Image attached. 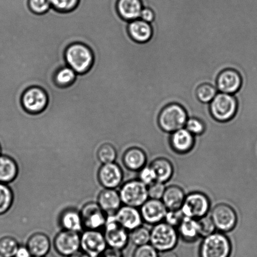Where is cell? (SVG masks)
Instances as JSON below:
<instances>
[{"label": "cell", "mask_w": 257, "mask_h": 257, "mask_svg": "<svg viewBox=\"0 0 257 257\" xmlns=\"http://www.w3.org/2000/svg\"><path fill=\"white\" fill-rule=\"evenodd\" d=\"M140 19L149 24H151L155 19V12L150 8L144 7L141 11Z\"/></svg>", "instance_id": "obj_43"}, {"label": "cell", "mask_w": 257, "mask_h": 257, "mask_svg": "<svg viewBox=\"0 0 257 257\" xmlns=\"http://www.w3.org/2000/svg\"><path fill=\"white\" fill-rule=\"evenodd\" d=\"M104 233L100 230H86L80 234V249L90 256H101L107 248Z\"/></svg>", "instance_id": "obj_10"}, {"label": "cell", "mask_w": 257, "mask_h": 257, "mask_svg": "<svg viewBox=\"0 0 257 257\" xmlns=\"http://www.w3.org/2000/svg\"><path fill=\"white\" fill-rule=\"evenodd\" d=\"M98 205L107 216L114 215L122 206L119 191L115 189H104L97 198Z\"/></svg>", "instance_id": "obj_19"}, {"label": "cell", "mask_w": 257, "mask_h": 257, "mask_svg": "<svg viewBox=\"0 0 257 257\" xmlns=\"http://www.w3.org/2000/svg\"><path fill=\"white\" fill-rule=\"evenodd\" d=\"M116 8L120 17L130 22L140 19L144 5L142 0H117Z\"/></svg>", "instance_id": "obj_22"}, {"label": "cell", "mask_w": 257, "mask_h": 257, "mask_svg": "<svg viewBox=\"0 0 257 257\" xmlns=\"http://www.w3.org/2000/svg\"><path fill=\"white\" fill-rule=\"evenodd\" d=\"M140 212L143 221L155 225L165 220L168 209L160 200L149 198L140 207Z\"/></svg>", "instance_id": "obj_16"}, {"label": "cell", "mask_w": 257, "mask_h": 257, "mask_svg": "<svg viewBox=\"0 0 257 257\" xmlns=\"http://www.w3.org/2000/svg\"><path fill=\"white\" fill-rule=\"evenodd\" d=\"M198 222L200 237L205 238L215 232L216 228L210 216L207 215L198 219Z\"/></svg>", "instance_id": "obj_36"}, {"label": "cell", "mask_w": 257, "mask_h": 257, "mask_svg": "<svg viewBox=\"0 0 257 257\" xmlns=\"http://www.w3.org/2000/svg\"><path fill=\"white\" fill-rule=\"evenodd\" d=\"M127 29L128 35L131 39L139 44H145L152 39V26L151 24L140 19L130 22Z\"/></svg>", "instance_id": "obj_20"}, {"label": "cell", "mask_w": 257, "mask_h": 257, "mask_svg": "<svg viewBox=\"0 0 257 257\" xmlns=\"http://www.w3.org/2000/svg\"><path fill=\"white\" fill-rule=\"evenodd\" d=\"M54 245L59 255L69 257L80 251V234L62 230L55 236Z\"/></svg>", "instance_id": "obj_11"}, {"label": "cell", "mask_w": 257, "mask_h": 257, "mask_svg": "<svg viewBox=\"0 0 257 257\" xmlns=\"http://www.w3.org/2000/svg\"><path fill=\"white\" fill-rule=\"evenodd\" d=\"M123 205L140 208L149 199L148 186L139 180L127 181L119 191Z\"/></svg>", "instance_id": "obj_6"}, {"label": "cell", "mask_w": 257, "mask_h": 257, "mask_svg": "<svg viewBox=\"0 0 257 257\" xmlns=\"http://www.w3.org/2000/svg\"><path fill=\"white\" fill-rule=\"evenodd\" d=\"M242 84V77L237 70L226 69L218 75L216 87L219 92L235 95L240 90Z\"/></svg>", "instance_id": "obj_15"}, {"label": "cell", "mask_w": 257, "mask_h": 257, "mask_svg": "<svg viewBox=\"0 0 257 257\" xmlns=\"http://www.w3.org/2000/svg\"><path fill=\"white\" fill-rule=\"evenodd\" d=\"M186 196L185 191L180 186L171 185L166 187L161 200L168 210H180Z\"/></svg>", "instance_id": "obj_25"}, {"label": "cell", "mask_w": 257, "mask_h": 257, "mask_svg": "<svg viewBox=\"0 0 257 257\" xmlns=\"http://www.w3.org/2000/svg\"><path fill=\"white\" fill-rule=\"evenodd\" d=\"M19 166L14 158L8 155H0V183L9 185L19 175Z\"/></svg>", "instance_id": "obj_26"}, {"label": "cell", "mask_w": 257, "mask_h": 257, "mask_svg": "<svg viewBox=\"0 0 257 257\" xmlns=\"http://www.w3.org/2000/svg\"><path fill=\"white\" fill-rule=\"evenodd\" d=\"M185 128L195 137L203 135L206 131L205 123L202 120L195 117L188 118Z\"/></svg>", "instance_id": "obj_35"}, {"label": "cell", "mask_w": 257, "mask_h": 257, "mask_svg": "<svg viewBox=\"0 0 257 257\" xmlns=\"http://www.w3.org/2000/svg\"><path fill=\"white\" fill-rule=\"evenodd\" d=\"M210 206V201L205 194L193 192L186 196L181 210L185 217L198 220L208 215Z\"/></svg>", "instance_id": "obj_8"}, {"label": "cell", "mask_w": 257, "mask_h": 257, "mask_svg": "<svg viewBox=\"0 0 257 257\" xmlns=\"http://www.w3.org/2000/svg\"><path fill=\"white\" fill-rule=\"evenodd\" d=\"M151 230L141 226L130 232V241L136 246L150 243Z\"/></svg>", "instance_id": "obj_34"}, {"label": "cell", "mask_w": 257, "mask_h": 257, "mask_svg": "<svg viewBox=\"0 0 257 257\" xmlns=\"http://www.w3.org/2000/svg\"><path fill=\"white\" fill-rule=\"evenodd\" d=\"M230 240L220 231L203 238L200 247V257H229L231 252Z\"/></svg>", "instance_id": "obj_5"}, {"label": "cell", "mask_w": 257, "mask_h": 257, "mask_svg": "<svg viewBox=\"0 0 257 257\" xmlns=\"http://www.w3.org/2000/svg\"><path fill=\"white\" fill-rule=\"evenodd\" d=\"M32 257H37V256H32Z\"/></svg>", "instance_id": "obj_50"}, {"label": "cell", "mask_w": 257, "mask_h": 257, "mask_svg": "<svg viewBox=\"0 0 257 257\" xmlns=\"http://www.w3.org/2000/svg\"><path fill=\"white\" fill-rule=\"evenodd\" d=\"M218 92V90L215 86L205 83L199 85L196 90V95L199 101L204 104H210Z\"/></svg>", "instance_id": "obj_31"}, {"label": "cell", "mask_w": 257, "mask_h": 257, "mask_svg": "<svg viewBox=\"0 0 257 257\" xmlns=\"http://www.w3.org/2000/svg\"><path fill=\"white\" fill-rule=\"evenodd\" d=\"M15 257H32V255L27 246L20 245Z\"/></svg>", "instance_id": "obj_45"}, {"label": "cell", "mask_w": 257, "mask_h": 257, "mask_svg": "<svg viewBox=\"0 0 257 257\" xmlns=\"http://www.w3.org/2000/svg\"><path fill=\"white\" fill-rule=\"evenodd\" d=\"M59 223L62 230L80 233L84 229L80 211L75 208L65 209L60 214Z\"/></svg>", "instance_id": "obj_21"}, {"label": "cell", "mask_w": 257, "mask_h": 257, "mask_svg": "<svg viewBox=\"0 0 257 257\" xmlns=\"http://www.w3.org/2000/svg\"><path fill=\"white\" fill-rule=\"evenodd\" d=\"M139 180L148 186L156 181L155 171L150 166H145L139 171Z\"/></svg>", "instance_id": "obj_40"}, {"label": "cell", "mask_w": 257, "mask_h": 257, "mask_svg": "<svg viewBox=\"0 0 257 257\" xmlns=\"http://www.w3.org/2000/svg\"><path fill=\"white\" fill-rule=\"evenodd\" d=\"M104 233L108 247L122 250L130 241V232L120 225L114 215L107 216Z\"/></svg>", "instance_id": "obj_7"}, {"label": "cell", "mask_w": 257, "mask_h": 257, "mask_svg": "<svg viewBox=\"0 0 257 257\" xmlns=\"http://www.w3.org/2000/svg\"><path fill=\"white\" fill-rule=\"evenodd\" d=\"M159 257H178L177 254L173 250L162 251L159 254Z\"/></svg>", "instance_id": "obj_46"}, {"label": "cell", "mask_w": 257, "mask_h": 257, "mask_svg": "<svg viewBox=\"0 0 257 257\" xmlns=\"http://www.w3.org/2000/svg\"><path fill=\"white\" fill-rule=\"evenodd\" d=\"M98 181L105 189H115L121 185L124 178L122 168L117 163L104 164L97 173Z\"/></svg>", "instance_id": "obj_14"}, {"label": "cell", "mask_w": 257, "mask_h": 257, "mask_svg": "<svg viewBox=\"0 0 257 257\" xmlns=\"http://www.w3.org/2000/svg\"><path fill=\"white\" fill-rule=\"evenodd\" d=\"M69 257H85V253L81 251H78V252L73 254L72 255L70 256Z\"/></svg>", "instance_id": "obj_47"}, {"label": "cell", "mask_w": 257, "mask_h": 257, "mask_svg": "<svg viewBox=\"0 0 257 257\" xmlns=\"http://www.w3.org/2000/svg\"><path fill=\"white\" fill-rule=\"evenodd\" d=\"M171 148L178 154H186L193 150L195 144V136L185 127L170 134Z\"/></svg>", "instance_id": "obj_18"}, {"label": "cell", "mask_w": 257, "mask_h": 257, "mask_svg": "<svg viewBox=\"0 0 257 257\" xmlns=\"http://www.w3.org/2000/svg\"><path fill=\"white\" fill-rule=\"evenodd\" d=\"M65 60L68 66L77 74H82L91 68L94 62V55L87 45L75 43L70 45L65 50Z\"/></svg>", "instance_id": "obj_2"}, {"label": "cell", "mask_w": 257, "mask_h": 257, "mask_svg": "<svg viewBox=\"0 0 257 257\" xmlns=\"http://www.w3.org/2000/svg\"><path fill=\"white\" fill-rule=\"evenodd\" d=\"M210 216L216 230L222 233L232 231L238 223L236 211L232 206L226 203H219L214 206Z\"/></svg>", "instance_id": "obj_9"}, {"label": "cell", "mask_w": 257, "mask_h": 257, "mask_svg": "<svg viewBox=\"0 0 257 257\" xmlns=\"http://www.w3.org/2000/svg\"><path fill=\"white\" fill-rule=\"evenodd\" d=\"M29 9L34 14H44L51 9L49 0H29Z\"/></svg>", "instance_id": "obj_38"}, {"label": "cell", "mask_w": 257, "mask_h": 257, "mask_svg": "<svg viewBox=\"0 0 257 257\" xmlns=\"http://www.w3.org/2000/svg\"><path fill=\"white\" fill-rule=\"evenodd\" d=\"M114 216L118 223L128 232L142 226L143 223L140 210L132 206L122 205Z\"/></svg>", "instance_id": "obj_17"}, {"label": "cell", "mask_w": 257, "mask_h": 257, "mask_svg": "<svg viewBox=\"0 0 257 257\" xmlns=\"http://www.w3.org/2000/svg\"><path fill=\"white\" fill-rule=\"evenodd\" d=\"M133 257H159L158 251L150 243L137 246Z\"/></svg>", "instance_id": "obj_42"}, {"label": "cell", "mask_w": 257, "mask_h": 257, "mask_svg": "<svg viewBox=\"0 0 257 257\" xmlns=\"http://www.w3.org/2000/svg\"><path fill=\"white\" fill-rule=\"evenodd\" d=\"M185 217V216H184L181 209L176 210H168L164 221L173 227L177 228Z\"/></svg>", "instance_id": "obj_41"}, {"label": "cell", "mask_w": 257, "mask_h": 257, "mask_svg": "<svg viewBox=\"0 0 257 257\" xmlns=\"http://www.w3.org/2000/svg\"><path fill=\"white\" fill-rule=\"evenodd\" d=\"M26 246L32 256L45 257L51 248V242L45 234L35 233L30 236Z\"/></svg>", "instance_id": "obj_24"}, {"label": "cell", "mask_w": 257, "mask_h": 257, "mask_svg": "<svg viewBox=\"0 0 257 257\" xmlns=\"http://www.w3.org/2000/svg\"><path fill=\"white\" fill-rule=\"evenodd\" d=\"M179 237L177 228L162 221L151 229L150 244L160 252L171 250L177 245Z\"/></svg>", "instance_id": "obj_4"}, {"label": "cell", "mask_w": 257, "mask_h": 257, "mask_svg": "<svg viewBox=\"0 0 257 257\" xmlns=\"http://www.w3.org/2000/svg\"><path fill=\"white\" fill-rule=\"evenodd\" d=\"M2 155V145L1 143H0V155Z\"/></svg>", "instance_id": "obj_48"}, {"label": "cell", "mask_w": 257, "mask_h": 257, "mask_svg": "<svg viewBox=\"0 0 257 257\" xmlns=\"http://www.w3.org/2000/svg\"><path fill=\"white\" fill-rule=\"evenodd\" d=\"M0 257H3L1 255H0Z\"/></svg>", "instance_id": "obj_49"}, {"label": "cell", "mask_w": 257, "mask_h": 257, "mask_svg": "<svg viewBox=\"0 0 257 257\" xmlns=\"http://www.w3.org/2000/svg\"><path fill=\"white\" fill-rule=\"evenodd\" d=\"M147 156L142 150L138 147L128 148L122 156V163L127 170L139 171L146 166Z\"/></svg>", "instance_id": "obj_23"}, {"label": "cell", "mask_w": 257, "mask_h": 257, "mask_svg": "<svg viewBox=\"0 0 257 257\" xmlns=\"http://www.w3.org/2000/svg\"><path fill=\"white\" fill-rule=\"evenodd\" d=\"M211 116L219 122L230 121L238 110V101L235 95L218 92L210 103Z\"/></svg>", "instance_id": "obj_3"}, {"label": "cell", "mask_w": 257, "mask_h": 257, "mask_svg": "<svg viewBox=\"0 0 257 257\" xmlns=\"http://www.w3.org/2000/svg\"><path fill=\"white\" fill-rule=\"evenodd\" d=\"M14 201L11 188L7 184L0 183V215H5L11 209Z\"/></svg>", "instance_id": "obj_30"}, {"label": "cell", "mask_w": 257, "mask_h": 257, "mask_svg": "<svg viewBox=\"0 0 257 257\" xmlns=\"http://www.w3.org/2000/svg\"><path fill=\"white\" fill-rule=\"evenodd\" d=\"M166 188L165 183L155 181L148 186L149 198L161 200Z\"/></svg>", "instance_id": "obj_39"}, {"label": "cell", "mask_w": 257, "mask_h": 257, "mask_svg": "<svg viewBox=\"0 0 257 257\" xmlns=\"http://www.w3.org/2000/svg\"><path fill=\"white\" fill-rule=\"evenodd\" d=\"M97 156L98 160L102 165L114 163L117 159V151L112 144L104 143L98 150Z\"/></svg>", "instance_id": "obj_32"}, {"label": "cell", "mask_w": 257, "mask_h": 257, "mask_svg": "<svg viewBox=\"0 0 257 257\" xmlns=\"http://www.w3.org/2000/svg\"><path fill=\"white\" fill-rule=\"evenodd\" d=\"M156 175V181L166 183L171 180L174 173L172 163L165 158H158L150 165Z\"/></svg>", "instance_id": "obj_28"}, {"label": "cell", "mask_w": 257, "mask_h": 257, "mask_svg": "<svg viewBox=\"0 0 257 257\" xmlns=\"http://www.w3.org/2000/svg\"><path fill=\"white\" fill-rule=\"evenodd\" d=\"M77 73L66 65L58 69L54 75L55 84L59 87H68L76 79Z\"/></svg>", "instance_id": "obj_29"}, {"label": "cell", "mask_w": 257, "mask_h": 257, "mask_svg": "<svg viewBox=\"0 0 257 257\" xmlns=\"http://www.w3.org/2000/svg\"><path fill=\"white\" fill-rule=\"evenodd\" d=\"M80 0H49L52 8L60 12H69L74 10Z\"/></svg>", "instance_id": "obj_37"}, {"label": "cell", "mask_w": 257, "mask_h": 257, "mask_svg": "<svg viewBox=\"0 0 257 257\" xmlns=\"http://www.w3.org/2000/svg\"><path fill=\"white\" fill-rule=\"evenodd\" d=\"M179 236L186 242H193L200 237L198 220L185 217L177 227Z\"/></svg>", "instance_id": "obj_27"}, {"label": "cell", "mask_w": 257, "mask_h": 257, "mask_svg": "<svg viewBox=\"0 0 257 257\" xmlns=\"http://www.w3.org/2000/svg\"><path fill=\"white\" fill-rule=\"evenodd\" d=\"M19 243L12 236H5L0 238V255L3 257H15Z\"/></svg>", "instance_id": "obj_33"}, {"label": "cell", "mask_w": 257, "mask_h": 257, "mask_svg": "<svg viewBox=\"0 0 257 257\" xmlns=\"http://www.w3.org/2000/svg\"><path fill=\"white\" fill-rule=\"evenodd\" d=\"M49 102L46 92L42 88L34 86L27 89L22 97L24 109L31 114H38L46 108Z\"/></svg>", "instance_id": "obj_13"}, {"label": "cell", "mask_w": 257, "mask_h": 257, "mask_svg": "<svg viewBox=\"0 0 257 257\" xmlns=\"http://www.w3.org/2000/svg\"><path fill=\"white\" fill-rule=\"evenodd\" d=\"M83 225L86 230H99L104 227L107 215L97 203L89 202L80 210Z\"/></svg>", "instance_id": "obj_12"}, {"label": "cell", "mask_w": 257, "mask_h": 257, "mask_svg": "<svg viewBox=\"0 0 257 257\" xmlns=\"http://www.w3.org/2000/svg\"><path fill=\"white\" fill-rule=\"evenodd\" d=\"M187 112L182 105L172 103L166 105L159 114V127L163 133L171 134L185 127L188 119Z\"/></svg>", "instance_id": "obj_1"}, {"label": "cell", "mask_w": 257, "mask_h": 257, "mask_svg": "<svg viewBox=\"0 0 257 257\" xmlns=\"http://www.w3.org/2000/svg\"><path fill=\"white\" fill-rule=\"evenodd\" d=\"M101 257H123L122 250L107 247Z\"/></svg>", "instance_id": "obj_44"}]
</instances>
